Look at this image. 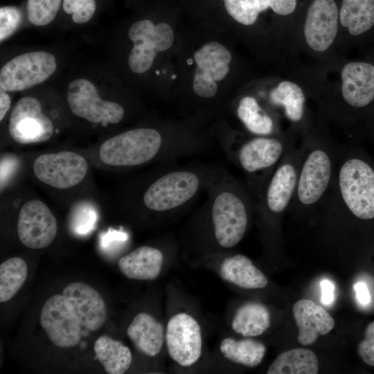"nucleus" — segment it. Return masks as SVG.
Here are the masks:
<instances>
[{"mask_svg": "<svg viewBox=\"0 0 374 374\" xmlns=\"http://www.w3.org/2000/svg\"><path fill=\"white\" fill-rule=\"evenodd\" d=\"M219 272L223 280L243 289L263 288L268 283L265 275L249 258L241 254L224 258Z\"/></svg>", "mask_w": 374, "mask_h": 374, "instance_id": "nucleus-21", "label": "nucleus"}, {"mask_svg": "<svg viewBox=\"0 0 374 374\" xmlns=\"http://www.w3.org/2000/svg\"><path fill=\"white\" fill-rule=\"evenodd\" d=\"M67 101L73 114L91 123L114 124L124 116L121 105L102 100L95 86L86 79H76L69 83Z\"/></svg>", "mask_w": 374, "mask_h": 374, "instance_id": "nucleus-7", "label": "nucleus"}, {"mask_svg": "<svg viewBox=\"0 0 374 374\" xmlns=\"http://www.w3.org/2000/svg\"><path fill=\"white\" fill-rule=\"evenodd\" d=\"M23 18L21 9L17 6H3L0 8V40L12 35L19 26Z\"/></svg>", "mask_w": 374, "mask_h": 374, "instance_id": "nucleus-37", "label": "nucleus"}, {"mask_svg": "<svg viewBox=\"0 0 374 374\" xmlns=\"http://www.w3.org/2000/svg\"><path fill=\"white\" fill-rule=\"evenodd\" d=\"M198 70L215 81L222 80L229 71L231 55L225 46L217 42L204 45L194 53Z\"/></svg>", "mask_w": 374, "mask_h": 374, "instance_id": "nucleus-26", "label": "nucleus"}, {"mask_svg": "<svg viewBox=\"0 0 374 374\" xmlns=\"http://www.w3.org/2000/svg\"><path fill=\"white\" fill-rule=\"evenodd\" d=\"M55 57L47 52L26 53L12 58L0 71V89L17 91L47 80L55 71Z\"/></svg>", "mask_w": 374, "mask_h": 374, "instance_id": "nucleus-4", "label": "nucleus"}, {"mask_svg": "<svg viewBox=\"0 0 374 374\" xmlns=\"http://www.w3.org/2000/svg\"><path fill=\"white\" fill-rule=\"evenodd\" d=\"M211 217L215 238L221 247H233L243 238L248 215L245 203L238 195L229 190L219 193L212 206Z\"/></svg>", "mask_w": 374, "mask_h": 374, "instance_id": "nucleus-6", "label": "nucleus"}, {"mask_svg": "<svg viewBox=\"0 0 374 374\" xmlns=\"http://www.w3.org/2000/svg\"><path fill=\"white\" fill-rule=\"evenodd\" d=\"M269 98L273 104L283 107L290 121L296 123L303 118L305 98L298 84L288 80L282 81L271 91Z\"/></svg>", "mask_w": 374, "mask_h": 374, "instance_id": "nucleus-29", "label": "nucleus"}, {"mask_svg": "<svg viewBox=\"0 0 374 374\" xmlns=\"http://www.w3.org/2000/svg\"><path fill=\"white\" fill-rule=\"evenodd\" d=\"M165 332L162 323L145 312L137 314L127 330L136 350L148 357L159 354L165 341Z\"/></svg>", "mask_w": 374, "mask_h": 374, "instance_id": "nucleus-20", "label": "nucleus"}, {"mask_svg": "<svg viewBox=\"0 0 374 374\" xmlns=\"http://www.w3.org/2000/svg\"><path fill=\"white\" fill-rule=\"evenodd\" d=\"M193 89L195 93L200 97L211 98L217 91V85L211 77L197 69L195 74Z\"/></svg>", "mask_w": 374, "mask_h": 374, "instance_id": "nucleus-38", "label": "nucleus"}, {"mask_svg": "<svg viewBox=\"0 0 374 374\" xmlns=\"http://www.w3.org/2000/svg\"><path fill=\"white\" fill-rule=\"evenodd\" d=\"M161 145L158 131L139 128L123 132L105 141L100 148V160L114 166H132L152 159Z\"/></svg>", "mask_w": 374, "mask_h": 374, "instance_id": "nucleus-2", "label": "nucleus"}, {"mask_svg": "<svg viewBox=\"0 0 374 374\" xmlns=\"http://www.w3.org/2000/svg\"><path fill=\"white\" fill-rule=\"evenodd\" d=\"M33 171L42 182L55 188L66 189L84 178L87 163L83 157L72 152L44 154L35 159Z\"/></svg>", "mask_w": 374, "mask_h": 374, "instance_id": "nucleus-9", "label": "nucleus"}, {"mask_svg": "<svg viewBox=\"0 0 374 374\" xmlns=\"http://www.w3.org/2000/svg\"><path fill=\"white\" fill-rule=\"evenodd\" d=\"M288 151L279 139L261 136L242 145L238 152V161L245 171L253 173L272 167Z\"/></svg>", "mask_w": 374, "mask_h": 374, "instance_id": "nucleus-18", "label": "nucleus"}, {"mask_svg": "<svg viewBox=\"0 0 374 374\" xmlns=\"http://www.w3.org/2000/svg\"><path fill=\"white\" fill-rule=\"evenodd\" d=\"M96 358L109 374H123L132 361L130 349L118 340L107 335L98 338L94 344Z\"/></svg>", "mask_w": 374, "mask_h": 374, "instance_id": "nucleus-23", "label": "nucleus"}, {"mask_svg": "<svg viewBox=\"0 0 374 374\" xmlns=\"http://www.w3.org/2000/svg\"><path fill=\"white\" fill-rule=\"evenodd\" d=\"M134 43V47L129 55V67L135 73H142L151 67L157 51L144 42Z\"/></svg>", "mask_w": 374, "mask_h": 374, "instance_id": "nucleus-35", "label": "nucleus"}, {"mask_svg": "<svg viewBox=\"0 0 374 374\" xmlns=\"http://www.w3.org/2000/svg\"><path fill=\"white\" fill-rule=\"evenodd\" d=\"M319 362L314 353L294 348L280 354L269 366L267 374H317Z\"/></svg>", "mask_w": 374, "mask_h": 374, "instance_id": "nucleus-25", "label": "nucleus"}, {"mask_svg": "<svg viewBox=\"0 0 374 374\" xmlns=\"http://www.w3.org/2000/svg\"><path fill=\"white\" fill-rule=\"evenodd\" d=\"M10 107V98L6 91L0 89V121H2Z\"/></svg>", "mask_w": 374, "mask_h": 374, "instance_id": "nucleus-45", "label": "nucleus"}, {"mask_svg": "<svg viewBox=\"0 0 374 374\" xmlns=\"http://www.w3.org/2000/svg\"><path fill=\"white\" fill-rule=\"evenodd\" d=\"M357 351L366 364L374 366V321L367 326L364 337L358 344Z\"/></svg>", "mask_w": 374, "mask_h": 374, "instance_id": "nucleus-39", "label": "nucleus"}, {"mask_svg": "<svg viewBox=\"0 0 374 374\" xmlns=\"http://www.w3.org/2000/svg\"><path fill=\"white\" fill-rule=\"evenodd\" d=\"M266 350L262 342L249 338L226 337L220 344V351L226 359L249 368L256 367L262 362Z\"/></svg>", "mask_w": 374, "mask_h": 374, "instance_id": "nucleus-24", "label": "nucleus"}, {"mask_svg": "<svg viewBox=\"0 0 374 374\" xmlns=\"http://www.w3.org/2000/svg\"><path fill=\"white\" fill-rule=\"evenodd\" d=\"M340 22L354 36L368 31L374 25V0H342Z\"/></svg>", "mask_w": 374, "mask_h": 374, "instance_id": "nucleus-27", "label": "nucleus"}, {"mask_svg": "<svg viewBox=\"0 0 374 374\" xmlns=\"http://www.w3.org/2000/svg\"><path fill=\"white\" fill-rule=\"evenodd\" d=\"M357 299L362 305H367L371 301V296L366 285L363 282H358L354 285Z\"/></svg>", "mask_w": 374, "mask_h": 374, "instance_id": "nucleus-44", "label": "nucleus"}, {"mask_svg": "<svg viewBox=\"0 0 374 374\" xmlns=\"http://www.w3.org/2000/svg\"><path fill=\"white\" fill-rule=\"evenodd\" d=\"M128 35L134 42H144L157 52L170 48L174 41L173 31L170 25L166 23L154 25L150 19H141L134 23Z\"/></svg>", "mask_w": 374, "mask_h": 374, "instance_id": "nucleus-28", "label": "nucleus"}, {"mask_svg": "<svg viewBox=\"0 0 374 374\" xmlns=\"http://www.w3.org/2000/svg\"><path fill=\"white\" fill-rule=\"evenodd\" d=\"M18 164L14 156H4L1 159V186L2 187L11 177Z\"/></svg>", "mask_w": 374, "mask_h": 374, "instance_id": "nucleus-41", "label": "nucleus"}, {"mask_svg": "<svg viewBox=\"0 0 374 374\" xmlns=\"http://www.w3.org/2000/svg\"><path fill=\"white\" fill-rule=\"evenodd\" d=\"M199 186L198 177L188 171L170 172L158 179L147 189L143 203L154 211L176 208L190 199Z\"/></svg>", "mask_w": 374, "mask_h": 374, "instance_id": "nucleus-8", "label": "nucleus"}, {"mask_svg": "<svg viewBox=\"0 0 374 374\" xmlns=\"http://www.w3.org/2000/svg\"><path fill=\"white\" fill-rule=\"evenodd\" d=\"M40 324L57 347H73L80 341L82 326L63 294H55L46 300L41 310Z\"/></svg>", "mask_w": 374, "mask_h": 374, "instance_id": "nucleus-11", "label": "nucleus"}, {"mask_svg": "<svg viewBox=\"0 0 374 374\" xmlns=\"http://www.w3.org/2000/svg\"><path fill=\"white\" fill-rule=\"evenodd\" d=\"M260 13L271 8L280 15H288L293 12L296 6V0H257Z\"/></svg>", "mask_w": 374, "mask_h": 374, "instance_id": "nucleus-40", "label": "nucleus"}, {"mask_svg": "<svg viewBox=\"0 0 374 374\" xmlns=\"http://www.w3.org/2000/svg\"><path fill=\"white\" fill-rule=\"evenodd\" d=\"M338 9L334 0H314L308 8L304 35L309 47L317 52L327 50L338 29Z\"/></svg>", "mask_w": 374, "mask_h": 374, "instance_id": "nucleus-14", "label": "nucleus"}, {"mask_svg": "<svg viewBox=\"0 0 374 374\" xmlns=\"http://www.w3.org/2000/svg\"><path fill=\"white\" fill-rule=\"evenodd\" d=\"M121 233L119 231L109 229L107 232L102 234L100 238L101 247L108 251L116 244L115 243L119 241Z\"/></svg>", "mask_w": 374, "mask_h": 374, "instance_id": "nucleus-42", "label": "nucleus"}, {"mask_svg": "<svg viewBox=\"0 0 374 374\" xmlns=\"http://www.w3.org/2000/svg\"><path fill=\"white\" fill-rule=\"evenodd\" d=\"M301 153L290 150L274 171L265 193V205L274 214L282 213L294 199Z\"/></svg>", "mask_w": 374, "mask_h": 374, "instance_id": "nucleus-13", "label": "nucleus"}, {"mask_svg": "<svg viewBox=\"0 0 374 374\" xmlns=\"http://www.w3.org/2000/svg\"><path fill=\"white\" fill-rule=\"evenodd\" d=\"M332 167L325 147H310L301 154L294 197L299 205H314L322 198L331 182Z\"/></svg>", "mask_w": 374, "mask_h": 374, "instance_id": "nucleus-3", "label": "nucleus"}, {"mask_svg": "<svg viewBox=\"0 0 374 374\" xmlns=\"http://www.w3.org/2000/svg\"><path fill=\"white\" fill-rule=\"evenodd\" d=\"M237 114L247 129L251 133L267 136L272 133L274 123L271 116L251 96L242 98L238 105Z\"/></svg>", "mask_w": 374, "mask_h": 374, "instance_id": "nucleus-30", "label": "nucleus"}, {"mask_svg": "<svg viewBox=\"0 0 374 374\" xmlns=\"http://www.w3.org/2000/svg\"><path fill=\"white\" fill-rule=\"evenodd\" d=\"M299 328L298 341L303 346L314 344L319 335L330 332L335 326V320L321 305L310 299L296 301L292 308Z\"/></svg>", "mask_w": 374, "mask_h": 374, "instance_id": "nucleus-17", "label": "nucleus"}, {"mask_svg": "<svg viewBox=\"0 0 374 374\" xmlns=\"http://www.w3.org/2000/svg\"><path fill=\"white\" fill-rule=\"evenodd\" d=\"M8 130L16 142L30 144L48 140L53 135V125L43 114L40 102L34 97L26 96L14 106Z\"/></svg>", "mask_w": 374, "mask_h": 374, "instance_id": "nucleus-10", "label": "nucleus"}, {"mask_svg": "<svg viewBox=\"0 0 374 374\" xmlns=\"http://www.w3.org/2000/svg\"><path fill=\"white\" fill-rule=\"evenodd\" d=\"M98 218L96 207L87 201L75 203L71 209L69 224L72 231L78 235H85L96 226Z\"/></svg>", "mask_w": 374, "mask_h": 374, "instance_id": "nucleus-32", "label": "nucleus"}, {"mask_svg": "<svg viewBox=\"0 0 374 374\" xmlns=\"http://www.w3.org/2000/svg\"><path fill=\"white\" fill-rule=\"evenodd\" d=\"M57 231V220L43 202L34 199L22 206L18 217L17 233L26 247L33 249L47 247L54 240Z\"/></svg>", "mask_w": 374, "mask_h": 374, "instance_id": "nucleus-12", "label": "nucleus"}, {"mask_svg": "<svg viewBox=\"0 0 374 374\" xmlns=\"http://www.w3.org/2000/svg\"><path fill=\"white\" fill-rule=\"evenodd\" d=\"M343 205L359 220H374V159L355 150L346 155L337 174Z\"/></svg>", "mask_w": 374, "mask_h": 374, "instance_id": "nucleus-1", "label": "nucleus"}, {"mask_svg": "<svg viewBox=\"0 0 374 374\" xmlns=\"http://www.w3.org/2000/svg\"><path fill=\"white\" fill-rule=\"evenodd\" d=\"M28 275L26 262L14 257L3 262L0 265V301L11 299L24 284Z\"/></svg>", "mask_w": 374, "mask_h": 374, "instance_id": "nucleus-31", "label": "nucleus"}, {"mask_svg": "<svg viewBox=\"0 0 374 374\" xmlns=\"http://www.w3.org/2000/svg\"><path fill=\"white\" fill-rule=\"evenodd\" d=\"M341 93L353 108H365L374 100V65L351 62L341 71Z\"/></svg>", "mask_w": 374, "mask_h": 374, "instance_id": "nucleus-16", "label": "nucleus"}, {"mask_svg": "<svg viewBox=\"0 0 374 374\" xmlns=\"http://www.w3.org/2000/svg\"><path fill=\"white\" fill-rule=\"evenodd\" d=\"M227 13L238 23L249 26L260 13L257 0H222Z\"/></svg>", "mask_w": 374, "mask_h": 374, "instance_id": "nucleus-34", "label": "nucleus"}, {"mask_svg": "<svg viewBox=\"0 0 374 374\" xmlns=\"http://www.w3.org/2000/svg\"><path fill=\"white\" fill-rule=\"evenodd\" d=\"M62 8L75 24L89 21L97 10V0H62Z\"/></svg>", "mask_w": 374, "mask_h": 374, "instance_id": "nucleus-36", "label": "nucleus"}, {"mask_svg": "<svg viewBox=\"0 0 374 374\" xmlns=\"http://www.w3.org/2000/svg\"><path fill=\"white\" fill-rule=\"evenodd\" d=\"M80 325L91 331H96L104 324L107 317L105 303L94 288L82 282L69 284L63 290Z\"/></svg>", "mask_w": 374, "mask_h": 374, "instance_id": "nucleus-15", "label": "nucleus"}, {"mask_svg": "<svg viewBox=\"0 0 374 374\" xmlns=\"http://www.w3.org/2000/svg\"><path fill=\"white\" fill-rule=\"evenodd\" d=\"M163 260V254L160 249L142 246L121 257L118 265L122 274L128 278L152 280L159 276Z\"/></svg>", "mask_w": 374, "mask_h": 374, "instance_id": "nucleus-19", "label": "nucleus"}, {"mask_svg": "<svg viewBox=\"0 0 374 374\" xmlns=\"http://www.w3.org/2000/svg\"><path fill=\"white\" fill-rule=\"evenodd\" d=\"M165 342L169 357L183 367L194 365L202 353L203 339L201 326L188 313L181 312L168 321Z\"/></svg>", "mask_w": 374, "mask_h": 374, "instance_id": "nucleus-5", "label": "nucleus"}, {"mask_svg": "<svg viewBox=\"0 0 374 374\" xmlns=\"http://www.w3.org/2000/svg\"><path fill=\"white\" fill-rule=\"evenodd\" d=\"M321 300L323 304L325 305L330 304L334 298V289L333 284L327 279L323 280L321 282Z\"/></svg>", "mask_w": 374, "mask_h": 374, "instance_id": "nucleus-43", "label": "nucleus"}, {"mask_svg": "<svg viewBox=\"0 0 374 374\" xmlns=\"http://www.w3.org/2000/svg\"><path fill=\"white\" fill-rule=\"evenodd\" d=\"M271 324L267 308L258 302H249L238 308L231 322L232 330L244 337L262 335Z\"/></svg>", "mask_w": 374, "mask_h": 374, "instance_id": "nucleus-22", "label": "nucleus"}, {"mask_svg": "<svg viewBox=\"0 0 374 374\" xmlns=\"http://www.w3.org/2000/svg\"><path fill=\"white\" fill-rule=\"evenodd\" d=\"M62 3V0H26V17L33 25H47L56 17Z\"/></svg>", "mask_w": 374, "mask_h": 374, "instance_id": "nucleus-33", "label": "nucleus"}]
</instances>
